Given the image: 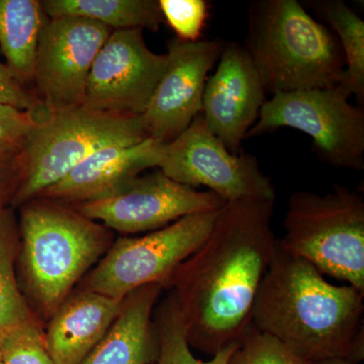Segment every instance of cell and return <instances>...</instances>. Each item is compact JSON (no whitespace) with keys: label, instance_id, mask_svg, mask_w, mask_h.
Returning a JSON list of instances; mask_svg holds the SVG:
<instances>
[{"label":"cell","instance_id":"cell-17","mask_svg":"<svg viewBox=\"0 0 364 364\" xmlns=\"http://www.w3.org/2000/svg\"><path fill=\"white\" fill-rule=\"evenodd\" d=\"M163 287H139L124 296L109 331L81 364H152L158 337L153 313Z\"/></svg>","mask_w":364,"mask_h":364},{"label":"cell","instance_id":"cell-11","mask_svg":"<svg viewBox=\"0 0 364 364\" xmlns=\"http://www.w3.org/2000/svg\"><path fill=\"white\" fill-rule=\"evenodd\" d=\"M226 202L213 191H198L158 169L134 179L109 198L72 205L112 232H153L200 213L217 212Z\"/></svg>","mask_w":364,"mask_h":364},{"label":"cell","instance_id":"cell-23","mask_svg":"<svg viewBox=\"0 0 364 364\" xmlns=\"http://www.w3.org/2000/svg\"><path fill=\"white\" fill-rule=\"evenodd\" d=\"M42 322L28 323L9 332L0 341L2 364H55L45 340Z\"/></svg>","mask_w":364,"mask_h":364},{"label":"cell","instance_id":"cell-3","mask_svg":"<svg viewBox=\"0 0 364 364\" xmlns=\"http://www.w3.org/2000/svg\"><path fill=\"white\" fill-rule=\"evenodd\" d=\"M16 274L33 312L47 323L114 242V232L72 205L36 198L18 208Z\"/></svg>","mask_w":364,"mask_h":364},{"label":"cell","instance_id":"cell-7","mask_svg":"<svg viewBox=\"0 0 364 364\" xmlns=\"http://www.w3.org/2000/svg\"><path fill=\"white\" fill-rule=\"evenodd\" d=\"M344 85L279 92L267 100L246 138L280 128L303 132L318 159L337 168L364 169V111Z\"/></svg>","mask_w":364,"mask_h":364},{"label":"cell","instance_id":"cell-20","mask_svg":"<svg viewBox=\"0 0 364 364\" xmlns=\"http://www.w3.org/2000/svg\"><path fill=\"white\" fill-rule=\"evenodd\" d=\"M20 231L16 210L9 208L0 214V341L9 332L35 321L21 291L16 274Z\"/></svg>","mask_w":364,"mask_h":364},{"label":"cell","instance_id":"cell-19","mask_svg":"<svg viewBox=\"0 0 364 364\" xmlns=\"http://www.w3.org/2000/svg\"><path fill=\"white\" fill-rule=\"evenodd\" d=\"M49 18H77L102 23L112 31L156 32L164 23L158 0H43Z\"/></svg>","mask_w":364,"mask_h":364},{"label":"cell","instance_id":"cell-10","mask_svg":"<svg viewBox=\"0 0 364 364\" xmlns=\"http://www.w3.org/2000/svg\"><path fill=\"white\" fill-rule=\"evenodd\" d=\"M112 28L77 18H49L41 33L32 90L42 119L82 107L93 61Z\"/></svg>","mask_w":364,"mask_h":364},{"label":"cell","instance_id":"cell-22","mask_svg":"<svg viewBox=\"0 0 364 364\" xmlns=\"http://www.w3.org/2000/svg\"><path fill=\"white\" fill-rule=\"evenodd\" d=\"M153 322L158 337V354L152 364H228L240 346L227 347L208 361L196 358L191 350L183 318L172 291L155 308Z\"/></svg>","mask_w":364,"mask_h":364},{"label":"cell","instance_id":"cell-28","mask_svg":"<svg viewBox=\"0 0 364 364\" xmlns=\"http://www.w3.org/2000/svg\"><path fill=\"white\" fill-rule=\"evenodd\" d=\"M21 151L0 148V214L11 208L21 176Z\"/></svg>","mask_w":364,"mask_h":364},{"label":"cell","instance_id":"cell-4","mask_svg":"<svg viewBox=\"0 0 364 364\" xmlns=\"http://www.w3.org/2000/svg\"><path fill=\"white\" fill-rule=\"evenodd\" d=\"M243 47L272 95L344 85V54L336 36L298 0L251 2Z\"/></svg>","mask_w":364,"mask_h":364},{"label":"cell","instance_id":"cell-12","mask_svg":"<svg viewBox=\"0 0 364 364\" xmlns=\"http://www.w3.org/2000/svg\"><path fill=\"white\" fill-rule=\"evenodd\" d=\"M143 32L112 31L91 66L83 107L127 116L145 112L168 57L151 51Z\"/></svg>","mask_w":364,"mask_h":364},{"label":"cell","instance_id":"cell-15","mask_svg":"<svg viewBox=\"0 0 364 364\" xmlns=\"http://www.w3.org/2000/svg\"><path fill=\"white\" fill-rule=\"evenodd\" d=\"M164 146V143L147 138L142 142L102 148L38 198L69 205L109 198L146 170L158 167Z\"/></svg>","mask_w":364,"mask_h":364},{"label":"cell","instance_id":"cell-27","mask_svg":"<svg viewBox=\"0 0 364 364\" xmlns=\"http://www.w3.org/2000/svg\"><path fill=\"white\" fill-rule=\"evenodd\" d=\"M0 105L37 114L39 109L33 91L16 78L6 63L0 62Z\"/></svg>","mask_w":364,"mask_h":364},{"label":"cell","instance_id":"cell-29","mask_svg":"<svg viewBox=\"0 0 364 364\" xmlns=\"http://www.w3.org/2000/svg\"><path fill=\"white\" fill-rule=\"evenodd\" d=\"M310 364H355L351 361L347 360L345 358H333L322 359V360L315 361V363Z\"/></svg>","mask_w":364,"mask_h":364},{"label":"cell","instance_id":"cell-13","mask_svg":"<svg viewBox=\"0 0 364 364\" xmlns=\"http://www.w3.org/2000/svg\"><path fill=\"white\" fill-rule=\"evenodd\" d=\"M219 40L167 42L166 69L140 116L149 138L168 144L203 112L208 74L221 56Z\"/></svg>","mask_w":364,"mask_h":364},{"label":"cell","instance_id":"cell-24","mask_svg":"<svg viewBox=\"0 0 364 364\" xmlns=\"http://www.w3.org/2000/svg\"><path fill=\"white\" fill-rule=\"evenodd\" d=\"M228 364H310L251 323Z\"/></svg>","mask_w":364,"mask_h":364},{"label":"cell","instance_id":"cell-5","mask_svg":"<svg viewBox=\"0 0 364 364\" xmlns=\"http://www.w3.org/2000/svg\"><path fill=\"white\" fill-rule=\"evenodd\" d=\"M279 245L364 294V198L335 184L330 193H294Z\"/></svg>","mask_w":364,"mask_h":364},{"label":"cell","instance_id":"cell-2","mask_svg":"<svg viewBox=\"0 0 364 364\" xmlns=\"http://www.w3.org/2000/svg\"><path fill=\"white\" fill-rule=\"evenodd\" d=\"M364 294L336 286L279 245L256 296L251 323L309 363L346 359L363 334Z\"/></svg>","mask_w":364,"mask_h":364},{"label":"cell","instance_id":"cell-8","mask_svg":"<svg viewBox=\"0 0 364 364\" xmlns=\"http://www.w3.org/2000/svg\"><path fill=\"white\" fill-rule=\"evenodd\" d=\"M220 210L186 215L144 236L114 240L76 287L116 299L153 284L164 289L172 273L208 238Z\"/></svg>","mask_w":364,"mask_h":364},{"label":"cell","instance_id":"cell-30","mask_svg":"<svg viewBox=\"0 0 364 364\" xmlns=\"http://www.w3.org/2000/svg\"><path fill=\"white\" fill-rule=\"evenodd\" d=\"M0 364H2V363H1V358H0Z\"/></svg>","mask_w":364,"mask_h":364},{"label":"cell","instance_id":"cell-16","mask_svg":"<svg viewBox=\"0 0 364 364\" xmlns=\"http://www.w3.org/2000/svg\"><path fill=\"white\" fill-rule=\"evenodd\" d=\"M124 299L73 289L45 328L48 351L55 364H81L109 331Z\"/></svg>","mask_w":364,"mask_h":364},{"label":"cell","instance_id":"cell-18","mask_svg":"<svg viewBox=\"0 0 364 364\" xmlns=\"http://www.w3.org/2000/svg\"><path fill=\"white\" fill-rule=\"evenodd\" d=\"M47 21L41 0H0V50L7 67L30 90L38 45Z\"/></svg>","mask_w":364,"mask_h":364},{"label":"cell","instance_id":"cell-26","mask_svg":"<svg viewBox=\"0 0 364 364\" xmlns=\"http://www.w3.org/2000/svg\"><path fill=\"white\" fill-rule=\"evenodd\" d=\"M36 123L33 112L0 105V148L21 150Z\"/></svg>","mask_w":364,"mask_h":364},{"label":"cell","instance_id":"cell-25","mask_svg":"<svg viewBox=\"0 0 364 364\" xmlns=\"http://www.w3.org/2000/svg\"><path fill=\"white\" fill-rule=\"evenodd\" d=\"M164 21L186 42L200 39L208 18L205 0H158Z\"/></svg>","mask_w":364,"mask_h":364},{"label":"cell","instance_id":"cell-6","mask_svg":"<svg viewBox=\"0 0 364 364\" xmlns=\"http://www.w3.org/2000/svg\"><path fill=\"white\" fill-rule=\"evenodd\" d=\"M147 138L140 117L83 105L38 119L21 148V182L11 208L38 198L92 153Z\"/></svg>","mask_w":364,"mask_h":364},{"label":"cell","instance_id":"cell-1","mask_svg":"<svg viewBox=\"0 0 364 364\" xmlns=\"http://www.w3.org/2000/svg\"><path fill=\"white\" fill-rule=\"evenodd\" d=\"M274 202L226 203L208 238L165 284L176 296L191 347L214 356L241 344L277 250Z\"/></svg>","mask_w":364,"mask_h":364},{"label":"cell","instance_id":"cell-9","mask_svg":"<svg viewBox=\"0 0 364 364\" xmlns=\"http://www.w3.org/2000/svg\"><path fill=\"white\" fill-rule=\"evenodd\" d=\"M158 168L178 183L207 186L226 203L275 200L272 179L253 155H234L208 130L202 114L186 130L165 144Z\"/></svg>","mask_w":364,"mask_h":364},{"label":"cell","instance_id":"cell-14","mask_svg":"<svg viewBox=\"0 0 364 364\" xmlns=\"http://www.w3.org/2000/svg\"><path fill=\"white\" fill-rule=\"evenodd\" d=\"M218 61L205 83L202 114L208 130L232 154L239 155L267 102V91L243 45L224 43Z\"/></svg>","mask_w":364,"mask_h":364},{"label":"cell","instance_id":"cell-21","mask_svg":"<svg viewBox=\"0 0 364 364\" xmlns=\"http://www.w3.org/2000/svg\"><path fill=\"white\" fill-rule=\"evenodd\" d=\"M311 9L320 14L336 36L345 59L344 85L364 100V21L341 0L311 1Z\"/></svg>","mask_w":364,"mask_h":364}]
</instances>
